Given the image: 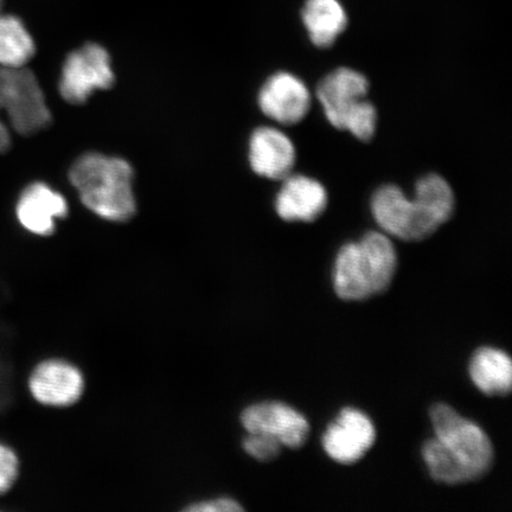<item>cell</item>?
Here are the masks:
<instances>
[{"instance_id":"obj_18","label":"cell","mask_w":512,"mask_h":512,"mask_svg":"<svg viewBox=\"0 0 512 512\" xmlns=\"http://www.w3.org/2000/svg\"><path fill=\"white\" fill-rule=\"evenodd\" d=\"M377 124L376 107L370 101L364 99L355 108L345 123L344 131H349L352 136L361 142L368 143L374 138Z\"/></svg>"},{"instance_id":"obj_12","label":"cell","mask_w":512,"mask_h":512,"mask_svg":"<svg viewBox=\"0 0 512 512\" xmlns=\"http://www.w3.org/2000/svg\"><path fill=\"white\" fill-rule=\"evenodd\" d=\"M249 163L256 175L283 181L296 165V149L277 128L259 127L249 140Z\"/></svg>"},{"instance_id":"obj_5","label":"cell","mask_w":512,"mask_h":512,"mask_svg":"<svg viewBox=\"0 0 512 512\" xmlns=\"http://www.w3.org/2000/svg\"><path fill=\"white\" fill-rule=\"evenodd\" d=\"M0 111L5 112L11 127L23 136L41 132L51 121L40 82L25 67H0Z\"/></svg>"},{"instance_id":"obj_1","label":"cell","mask_w":512,"mask_h":512,"mask_svg":"<svg viewBox=\"0 0 512 512\" xmlns=\"http://www.w3.org/2000/svg\"><path fill=\"white\" fill-rule=\"evenodd\" d=\"M434 438L422 447L430 475L448 485L476 482L494 464L495 452L488 435L445 403L431 409Z\"/></svg>"},{"instance_id":"obj_10","label":"cell","mask_w":512,"mask_h":512,"mask_svg":"<svg viewBox=\"0 0 512 512\" xmlns=\"http://www.w3.org/2000/svg\"><path fill=\"white\" fill-rule=\"evenodd\" d=\"M259 107L266 117L285 126L303 121L311 108V93L296 75L280 72L271 76L259 93Z\"/></svg>"},{"instance_id":"obj_17","label":"cell","mask_w":512,"mask_h":512,"mask_svg":"<svg viewBox=\"0 0 512 512\" xmlns=\"http://www.w3.org/2000/svg\"><path fill=\"white\" fill-rule=\"evenodd\" d=\"M35 50V42L21 19L0 15V67H25Z\"/></svg>"},{"instance_id":"obj_15","label":"cell","mask_w":512,"mask_h":512,"mask_svg":"<svg viewBox=\"0 0 512 512\" xmlns=\"http://www.w3.org/2000/svg\"><path fill=\"white\" fill-rule=\"evenodd\" d=\"M303 23L313 46L328 49L347 29L348 16L338 0H307Z\"/></svg>"},{"instance_id":"obj_13","label":"cell","mask_w":512,"mask_h":512,"mask_svg":"<svg viewBox=\"0 0 512 512\" xmlns=\"http://www.w3.org/2000/svg\"><path fill=\"white\" fill-rule=\"evenodd\" d=\"M328 207V192L324 185L304 175L283 179L275 200V210L286 222H315Z\"/></svg>"},{"instance_id":"obj_22","label":"cell","mask_w":512,"mask_h":512,"mask_svg":"<svg viewBox=\"0 0 512 512\" xmlns=\"http://www.w3.org/2000/svg\"><path fill=\"white\" fill-rule=\"evenodd\" d=\"M10 145L11 134L9 128L4 124V121L0 119V153L8 151Z\"/></svg>"},{"instance_id":"obj_9","label":"cell","mask_w":512,"mask_h":512,"mask_svg":"<svg viewBox=\"0 0 512 512\" xmlns=\"http://www.w3.org/2000/svg\"><path fill=\"white\" fill-rule=\"evenodd\" d=\"M369 87L366 76L351 68H337L326 75L318 83L316 95L329 123L344 131L349 115L366 99Z\"/></svg>"},{"instance_id":"obj_6","label":"cell","mask_w":512,"mask_h":512,"mask_svg":"<svg viewBox=\"0 0 512 512\" xmlns=\"http://www.w3.org/2000/svg\"><path fill=\"white\" fill-rule=\"evenodd\" d=\"M114 83L111 57L99 44H86L67 57L63 64L60 92L73 105L85 104L96 91L111 88Z\"/></svg>"},{"instance_id":"obj_4","label":"cell","mask_w":512,"mask_h":512,"mask_svg":"<svg viewBox=\"0 0 512 512\" xmlns=\"http://www.w3.org/2000/svg\"><path fill=\"white\" fill-rule=\"evenodd\" d=\"M69 179L82 203L101 219L125 222L136 213L133 170L126 160L87 153L76 160Z\"/></svg>"},{"instance_id":"obj_2","label":"cell","mask_w":512,"mask_h":512,"mask_svg":"<svg viewBox=\"0 0 512 512\" xmlns=\"http://www.w3.org/2000/svg\"><path fill=\"white\" fill-rule=\"evenodd\" d=\"M371 214L384 234L406 242L431 238L452 219L456 197L444 177L430 174L415 184L413 200L394 184L382 185L370 202Z\"/></svg>"},{"instance_id":"obj_7","label":"cell","mask_w":512,"mask_h":512,"mask_svg":"<svg viewBox=\"0 0 512 512\" xmlns=\"http://www.w3.org/2000/svg\"><path fill=\"white\" fill-rule=\"evenodd\" d=\"M241 424L247 433L265 434L292 450L306 443L310 424L303 414L283 402L255 403L241 414Z\"/></svg>"},{"instance_id":"obj_19","label":"cell","mask_w":512,"mask_h":512,"mask_svg":"<svg viewBox=\"0 0 512 512\" xmlns=\"http://www.w3.org/2000/svg\"><path fill=\"white\" fill-rule=\"evenodd\" d=\"M242 447L248 456L261 463H270L279 457L283 445L268 435L248 433L243 439Z\"/></svg>"},{"instance_id":"obj_11","label":"cell","mask_w":512,"mask_h":512,"mask_svg":"<svg viewBox=\"0 0 512 512\" xmlns=\"http://www.w3.org/2000/svg\"><path fill=\"white\" fill-rule=\"evenodd\" d=\"M29 388L42 405L69 407L81 399L85 379L72 363L50 360L38 364L30 376Z\"/></svg>"},{"instance_id":"obj_20","label":"cell","mask_w":512,"mask_h":512,"mask_svg":"<svg viewBox=\"0 0 512 512\" xmlns=\"http://www.w3.org/2000/svg\"><path fill=\"white\" fill-rule=\"evenodd\" d=\"M19 463L14 451L0 445V495L5 494L15 484Z\"/></svg>"},{"instance_id":"obj_23","label":"cell","mask_w":512,"mask_h":512,"mask_svg":"<svg viewBox=\"0 0 512 512\" xmlns=\"http://www.w3.org/2000/svg\"><path fill=\"white\" fill-rule=\"evenodd\" d=\"M3 0H0V9H2Z\"/></svg>"},{"instance_id":"obj_14","label":"cell","mask_w":512,"mask_h":512,"mask_svg":"<svg viewBox=\"0 0 512 512\" xmlns=\"http://www.w3.org/2000/svg\"><path fill=\"white\" fill-rule=\"evenodd\" d=\"M17 219L28 232L49 236L54 233L56 220L68 214V204L59 192L44 183L29 185L19 197Z\"/></svg>"},{"instance_id":"obj_3","label":"cell","mask_w":512,"mask_h":512,"mask_svg":"<svg viewBox=\"0 0 512 512\" xmlns=\"http://www.w3.org/2000/svg\"><path fill=\"white\" fill-rule=\"evenodd\" d=\"M398 268V254L387 234L369 232L337 254L334 287L337 296L360 302L388 290Z\"/></svg>"},{"instance_id":"obj_16","label":"cell","mask_w":512,"mask_h":512,"mask_svg":"<svg viewBox=\"0 0 512 512\" xmlns=\"http://www.w3.org/2000/svg\"><path fill=\"white\" fill-rule=\"evenodd\" d=\"M470 376L480 392L489 396H504L511 392L512 363L504 351L482 348L470 363Z\"/></svg>"},{"instance_id":"obj_21","label":"cell","mask_w":512,"mask_h":512,"mask_svg":"<svg viewBox=\"0 0 512 512\" xmlns=\"http://www.w3.org/2000/svg\"><path fill=\"white\" fill-rule=\"evenodd\" d=\"M185 510L191 512H240L243 511V508L235 499L220 497L197 502L189 505Z\"/></svg>"},{"instance_id":"obj_8","label":"cell","mask_w":512,"mask_h":512,"mask_svg":"<svg viewBox=\"0 0 512 512\" xmlns=\"http://www.w3.org/2000/svg\"><path fill=\"white\" fill-rule=\"evenodd\" d=\"M375 440V426L368 416L357 409L345 408L326 430L323 446L335 462L351 465L366 456Z\"/></svg>"}]
</instances>
